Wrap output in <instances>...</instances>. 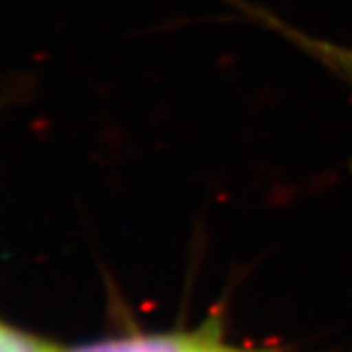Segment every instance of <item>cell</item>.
<instances>
[{
	"mask_svg": "<svg viewBox=\"0 0 352 352\" xmlns=\"http://www.w3.org/2000/svg\"><path fill=\"white\" fill-rule=\"evenodd\" d=\"M190 335H151V337H129L92 344L71 352H180L188 342Z\"/></svg>",
	"mask_w": 352,
	"mask_h": 352,
	"instance_id": "7a4b0ae2",
	"label": "cell"
},
{
	"mask_svg": "<svg viewBox=\"0 0 352 352\" xmlns=\"http://www.w3.org/2000/svg\"><path fill=\"white\" fill-rule=\"evenodd\" d=\"M229 4L245 20H251L264 30L276 34L282 39L292 43L296 50L303 51L309 59L327 69L335 78H339L342 85H346L352 92V47L342 45L339 41L327 38H319L311 32H305L298 25L286 22L282 16L272 10H266L251 0H221Z\"/></svg>",
	"mask_w": 352,
	"mask_h": 352,
	"instance_id": "6da1fadb",
	"label": "cell"
},
{
	"mask_svg": "<svg viewBox=\"0 0 352 352\" xmlns=\"http://www.w3.org/2000/svg\"><path fill=\"white\" fill-rule=\"evenodd\" d=\"M180 352H251V351H241V349H233V346H226V344H221V342H215V340L208 339V337L190 335L188 342L182 346V351Z\"/></svg>",
	"mask_w": 352,
	"mask_h": 352,
	"instance_id": "277c9868",
	"label": "cell"
},
{
	"mask_svg": "<svg viewBox=\"0 0 352 352\" xmlns=\"http://www.w3.org/2000/svg\"><path fill=\"white\" fill-rule=\"evenodd\" d=\"M0 352H61L50 342L0 323Z\"/></svg>",
	"mask_w": 352,
	"mask_h": 352,
	"instance_id": "3957f363",
	"label": "cell"
}]
</instances>
